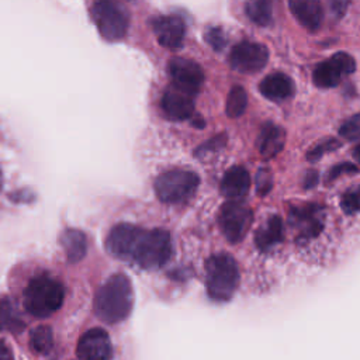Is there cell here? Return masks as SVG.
Masks as SVG:
<instances>
[{"mask_svg":"<svg viewBox=\"0 0 360 360\" xmlns=\"http://www.w3.org/2000/svg\"><path fill=\"white\" fill-rule=\"evenodd\" d=\"M60 245L69 263L80 262L87 253V238L79 229H65L60 235Z\"/></svg>","mask_w":360,"mask_h":360,"instance_id":"cell-19","label":"cell"},{"mask_svg":"<svg viewBox=\"0 0 360 360\" xmlns=\"http://www.w3.org/2000/svg\"><path fill=\"white\" fill-rule=\"evenodd\" d=\"M160 107L165 115L172 121H186L194 115L193 97L172 87L163 93Z\"/></svg>","mask_w":360,"mask_h":360,"instance_id":"cell-13","label":"cell"},{"mask_svg":"<svg viewBox=\"0 0 360 360\" xmlns=\"http://www.w3.org/2000/svg\"><path fill=\"white\" fill-rule=\"evenodd\" d=\"M283 239V221L278 215H273L267 219V222L257 229L256 232V245L262 250H267L273 248Z\"/></svg>","mask_w":360,"mask_h":360,"instance_id":"cell-20","label":"cell"},{"mask_svg":"<svg viewBox=\"0 0 360 360\" xmlns=\"http://www.w3.org/2000/svg\"><path fill=\"white\" fill-rule=\"evenodd\" d=\"M250 183L249 172L242 166H233L225 172L219 190L224 197L229 200H239L248 194Z\"/></svg>","mask_w":360,"mask_h":360,"instance_id":"cell-16","label":"cell"},{"mask_svg":"<svg viewBox=\"0 0 360 360\" xmlns=\"http://www.w3.org/2000/svg\"><path fill=\"white\" fill-rule=\"evenodd\" d=\"M225 141H226L225 134H221V135H217V136L211 138L210 141H207L205 143L200 145V146L195 149V156H202V155H207L208 152L219 150L221 146L225 145Z\"/></svg>","mask_w":360,"mask_h":360,"instance_id":"cell-30","label":"cell"},{"mask_svg":"<svg viewBox=\"0 0 360 360\" xmlns=\"http://www.w3.org/2000/svg\"><path fill=\"white\" fill-rule=\"evenodd\" d=\"M239 284V267L228 253H217L205 262L207 294L215 301H228Z\"/></svg>","mask_w":360,"mask_h":360,"instance_id":"cell-4","label":"cell"},{"mask_svg":"<svg viewBox=\"0 0 360 360\" xmlns=\"http://www.w3.org/2000/svg\"><path fill=\"white\" fill-rule=\"evenodd\" d=\"M193 125L197 127V128H202V127L205 125V122H204V120H202L201 117H198V118L194 117V118H193Z\"/></svg>","mask_w":360,"mask_h":360,"instance_id":"cell-36","label":"cell"},{"mask_svg":"<svg viewBox=\"0 0 360 360\" xmlns=\"http://www.w3.org/2000/svg\"><path fill=\"white\" fill-rule=\"evenodd\" d=\"M0 360H13V353L3 340H0Z\"/></svg>","mask_w":360,"mask_h":360,"instance_id":"cell-34","label":"cell"},{"mask_svg":"<svg viewBox=\"0 0 360 360\" xmlns=\"http://www.w3.org/2000/svg\"><path fill=\"white\" fill-rule=\"evenodd\" d=\"M134 305L131 280L124 273L110 276L96 291L93 309L105 323H118L128 318Z\"/></svg>","mask_w":360,"mask_h":360,"instance_id":"cell-2","label":"cell"},{"mask_svg":"<svg viewBox=\"0 0 360 360\" xmlns=\"http://www.w3.org/2000/svg\"><path fill=\"white\" fill-rule=\"evenodd\" d=\"M248 105V94L243 87L233 86L226 97L225 112L229 118H239Z\"/></svg>","mask_w":360,"mask_h":360,"instance_id":"cell-23","label":"cell"},{"mask_svg":"<svg viewBox=\"0 0 360 360\" xmlns=\"http://www.w3.org/2000/svg\"><path fill=\"white\" fill-rule=\"evenodd\" d=\"M290 10L295 20L308 31H316L323 20L321 0H288Z\"/></svg>","mask_w":360,"mask_h":360,"instance_id":"cell-14","label":"cell"},{"mask_svg":"<svg viewBox=\"0 0 360 360\" xmlns=\"http://www.w3.org/2000/svg\"><path fill=\"white\" fill-rule=\"evenodd\" d=\"M0 328L10 332H20L24 329V322L17 315L13 301L8 298H4L0 302Z\"/></svg>","mask_w":360,"mask_h":360,"instance_id":"cell-24","label":"cell"},{"mask_svg":"<svg viewBox=\"0 0 360 360\" xmlns=\"http://www.w3.org/2000/svg\"><path fill=\"white\" fill-rule=\"evenodd\" d=\"M63 298V284L48 274H39L25 287L24 307L32 316L48 318L62 307Z\"/></svg>","mask_w":360,"mask_h":360,"instance_id":"cell-3","label":"cell"},{"mask_svg":"<svg viewBox=\"0 0 360 360\" xmlns=\"http://www.w3.org/2000/svg\"><path fill=\"white\" fill-rule=\"evenodd\" d=\"M356 172H357V167H356L354 165L347 163V162L339 163V165L333 166V167L328 172L325 180H326V183H330V181L336 180L339 176H342V174H345V173H356Z\"/></svg>","mask_w":360,"mask_h":360,"instance_id":"cell-31","label":"cell"},{"mask_svg":"<svg viewBox=\"0 0 360 360\" xmlns=\"http://www.w3.org/2000/svg\"><path fill=\"white\" fill-rule=\"evenodd\" d=\"M340 207L349 215L360 212V184L346 190L342 194Z\"/></svg>","mask_w":360,"mask_h":360,"instance_id":"cell-25","label":"cell"},{"mask_svg":"<svg viewBox=\"0 0 360 360\" xmlns=\"http://www.w3.org/2000/svg\"><path fill=\"white\" fill-rule=\"evenodd\" d=\"M356 70V60L346 52H336L321 62L312 72V82L319 89H332Z\"/></svg>","mask_w":360,"mask_h":360,"instance_id":"cell-8","label":"cell"},{"mask_svg":"<svg viewBox=\"0 0 360 360\" xmlns=\"http://www.w3.org/2000/svg\"><path fill=\"white\" fill-rule=\"evenodd\" d=\"M319 181V176L316 170H309L307 172L305 177H304V187L305 188H312L316 186V183Z\"/></svg>","mask_w":360,"mask_h":360,"instance_id":"cell-33","label":"cell"},{"mask_svg":"<svg viewBox=\"0 0 360 360\" xmlns=\"http://www.w3.org/2000/svg\"><path fill=\"white\" fill-rule=\"evenodd\" d=\"M167 72L173 83V87L190 97L198 94L204 84V70L193 59L180 56L173 58L169 62Z\"/></svg>","mask_w":360,"mask_h":360,"instance_id":"cell-9","label":"cell"},{"mask_svg":"<svg viewBox=\"0 0 360 360\" xmlns=\"http://www.w3.org/2000/svg\"><path fill=\"white\" fill-rule=\"evenodd\" d=\"M218 222L226 240L231 243H238L248 233L253 222V212L248 205L229 200L221 207Z\"/></svg>","mask_w":360,"mask_h":360,"instance_id":"cell-7","label":"cell"},{"mask_svg":"<svg viewBox=\"0 0 360 360\" xmlns=\"http://www.w3.org/2000/svg\"><path fill=\"white\" fill-rule=\"evenodd\" d=\"M255 186H256V193L259 195H266L271 190L273 176L267 167H262L257 170L255 176Z\"/></svg>","mask_w":360,"mask_h":360,"instance_id":"cell-29","label":"cell"},{"mask_svg":"<svg viewBox=\"0 0 360 360\" xmlns=\"http://www.w3.org/2000/svg\"><path fill=\"white\" fill-rule=\"evenodd\" d=\"M339 134L343 139H347V141L360 139V111L357 114L352 115L349 120H346L340 125Z\"/></svg>","mask_w":360,"mask_h":360,"instance_id":"cell-27","label":"cell"},{"mask_svg":"<svg viewBox=\"0 0 360 360\" xmlns=\"http://www.w3.org/2000/svg\"><path fill=\"white\" fill-rule=\"evenodd\" d=\"M228 60L231 68L239 73H257L269 62V49L259 42L242 41L232 48Z\"/></svg>","mask_w":360,"mask_h":360,"instance_id":"cell-10","label":"cell"},{"mask_svg":"<svg viewBox=\"0 0 360 360\" xmlns=\"http://www.w3.org/2000/svg\"><path fill=\"white\" fill-rule=\"evenodd\" d=\"M152 31L158 42L167 49H177L183 45L186 25L181 17L176 14L159 15L152 20Z\"/></svg>","mask_w":360,"mask_h":360,"instance_id":"cell-12","label":"cell"},{"mask_svg":"<svg viewBox=\"0 0 360 360\" xmlns=\"http://www.w3.org/2000/svg\"><path fill=\"white\" fill-rule=\"evenodd\" d=\"M30 349L38 354H48L53 347V333L48 325H38L30 332Z\"/></svg>","mask_w":360,"mask_h":360,"instance_id":"cell-22","label":"cell"},{"mask_svg":"<svg viewBox=\"0 0 360 360\" xmlns=\"http://www.w3.org/2000/svg\"><path fill=\"white\" fill-rule=\"evenodd\" d=\"M110 255L129 260L136 266L152 270L166 264L173 253L170 233L165 229H143L134 224L121 222L111 228L105 239Z\"/></svg>","mask_w":360,"mask_h":360,"instance_id":"cell-1","label":"cell"},{"mask_svg":"<svg viewBox=\"0 0 360 360\" xmlns=\"http://www.w3.org/2000/svg\"><path fill=\"white\" fill-rule=\"evenodd\" d=\"M321 207L316 204H304L291 208V222L300 229L302 236H316L322 229Z\"/></svg>","mask_w":360,"mask_h":360,"instance_id":"cell-15","label":"cell"},{"mask_svg":"<svg viewBox=\"0 0 360 360\" xmlns=\"http://www.w3.org/2000/svg\"><path fill=\"white\" fill-rule=\"evenodd\" d=\"M100 35L107 41H120L127 35L129 17L118 0H97L91 8Z\"/></svg>","mask_w":360,"mask_h":360,"instance_id":"cell-6","label":"cell"},{"mask_svg":"<svg viewBox=\"0 0 360 360\" xmlns=\"http://www.w3.org/2000/svg\"><path fill=\"white\" fill-rule=\"evenodd\" d=\"M200 184L197 173L190 170H169L155 180V193L165 204H183L190 200Z\"/></svg>","mask_w":360,"mask_h":360,"instance_id":"cell-5","label":"cell"},{"mask_svg":"<svg viewBox=\"0 0 360 360\" xmlns=\"http://www.w3.org/2000/svg\"><path fill=\"white\" fill-rule=\"evenodd\" d=\"M204 39L215 52L222 51L226 45V37L221 27H208L204 32Z\"/></svg>","mask_w":360,"mask_h":360,"instance_id":"cell-28","label":"cell"},{"mask_svg":"<svg viewBox=\"0 0 360 360\" xmlns=\"http://www.w3.org/2000/svg\"><path fill=\"white\" fill-rule=\"evenodd\" d=\"M76 356L79 360H111L112 345L103 328L86 330L77 342Z\"/></svg>","mask_w":360,"mask_h":360,"instance_id":"cell-11","label":"cell"},{"mask_svg":"<svg viewBox=\"0 0 360 360\" xmlns=\"http://www.w3.org/2000/svg\"><path fill=\"white\" fill-rule=\"evenodd\" d=\"M352 0H328V6L330 8V13L339 20L345 17Z\"/></svg>","mask_w":360,"mask_h":360,"instance_id":"cell-32","label":"cell"},{"mask_svg":"<svg viewBox=\"0 0 360 360\" xmlns=\"http://www.w3.org/2000/svg\"><path fill=\"white\" fill-rule=\"evenodd\" d=\"M274 0H248L245 11L252 22L259 27H269L273 22Z\"/></svg>","mask_w":360,"mask_h":360,"instance_id":"cell-21","label":"cell"},{"mask_svg":"<svg viewBox=\"0 0 360 360\" xmlns=\"http://www.w3.org/2000/svg\"><path fill=\"white\" fill-rule=\"evenodd\" d=\"M260 93L271 101H284L292 97L295 91L294 82L283 72H274L267 75L259 84Z\"/></svg>","mask_w":360,"mask_h":360,"instance_id":"cell-17","label":"cell"},{"mask_svg":"<svg viewBox=\"0 0 360 360\" xmlns=\"http://www.w3.org/2000/svg\"><path fill=\"white\" fill-rule=\"evenodd\" d=\"M285 131L273 122H266L259 134L257 146L259 152L264 159L276 158L284 148Z\"/></svg>","mask_w":360,"mask_h":360,"instance_id":"cell-18","label":"cell"},{"mask_svg":"<svg viewBox=\"0 0 360 360\" xmlns=\"http://www.w3.org/2000/svg\"><path fill=\"white\" fill-rule=\"evenodd\" d=\"M0 188H1V172H0Z\"/></svg>","mask_w":360,"mask_h":360,"instance_id":"cell-37","label":"cell"},{"mask_svg":"<svg viewBox=\"0 0 360 360\" xmlns=\"http://www.w3.org/2000/svg\"><path fill=\"white\" fill-rule=\"evenodd\" d=\"M342 146V142L335 139V138H328V139H323L319 143H316L312 149L308 150L307 153V159L309 162H316L319 160L325 153L328 152H333L336 149H339Z\"/></svg>","mask_w":360,"mask_h":360,"instance_id":"cell-26","label":"cell"},{"mask_svg":"<svg viewBox=\"0 0 360 360\" xmlns=\"http://www.w3.org/2000/svg\"><path fill=\"white\" fill-rule=\"evenodd\" d=\"M352 155H353V158H354V160L360 165V142L353 148V150H352Z\"/></svg>","mask_w":360,"mask_h":360,"instance_id":"cell-35","label":"cell"}]
</instances>
